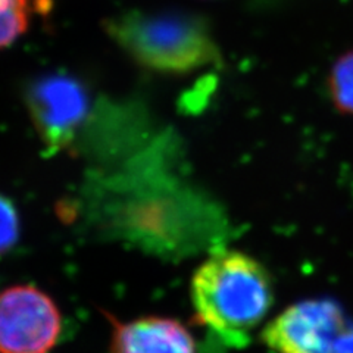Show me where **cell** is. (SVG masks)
I'll return each mask as SVG.
<instances>
[{
  "mask_svg": "<svg viewBox=\"0 0 353 353\" xmlns=\"http://www.w3.org/2000/svg\"><path fill=\"white\" fill-rule=\"evenodd\" d=\"M110 353H196V345L176 319L146 316L114 324Z\"/></svg>",
  "mask_w": 353,
  "mask_h": 353,
  "instance_id": "8992f818",
  "label": "cell"
},
{
  "mask_svg": "<svg viewBox=\"0 0 353 353\" xmlns=\"http://www.w3.org/2000/svg\"><path fill=\"white\" fill-rule=\"evenodd\" d=\"M19 237V219L12 202L0 194V256L12 249Z\"/></svg>",
  "mask_w": 353,
  "mask_h": 353,
  "instance_id": "9c48e42d",
  "label": "cell"
},
{
  "mask_svg": "<svg viewBox=\"0 0 353 353\" xmlns=\"http://www.w3.org/2000/svg\"><path fill=\"white\" fill-rule=\"evenodd\" d=\"M328 87L334 106L340 112L353 115V50L345 53L333 65Z\"/></svg>",
  "mask_w": 353,
  "mask_h": 353,
  "instance_id": "52a82bcc",
  "label": "cell"
},
{
  "mask_svg": "<svg viewBox=\"0 0 353 353\" xmlns=\"http://www.w3.org/2000/svg\"><path fill=\"white\" fill-rule=\"evenodd\" d=\"M106 31L136 62L158 72L187 74L219 57L206 22L189 12H125L108 19Z\"/></svg>",
  "mask_w": 353,
  "mask_h": 353,
  "instance_id": "7a4b0ae2",
  "label": "cell"
},
{
  "mask_svg": "<svg viewBox=\"0 0 353 353\" xmlns=\"http://www.w3.org/2000/svg\"><path fill=\"white\" fill-rule=\"evenodd\" d=\"M324 353H353V321L340 331Z\"/></svg>",
  "mask_w": 353,
  "mask_h": 353,
  "instance_id": "30bf717a",
  "label": "cell"
},
{
  "mask_svg": "<svg viewBox=\"0 0 353 353\" xmlns=\"http://www.w3.org/2000/svg\"><path fill=\"white\" fill-rule=\"evenodd\" d=\"M350 319L331 299H309L285 307L265 325L262 341L275 353H324Z\"/></svg>",
  "mask_w": 353,
  "mask_h": 353,
  "instance_id": "5b68a950",
  "label": "cell"
},
{
  "mask_svg": "<svg viewBox=\"0 0 353 353\" xmlns=\"http://www.w3.org/2000/svg\"><path fill=\"white\" fill-rule=\"evenodd\" d=\"M28 24L30 0H0V49L24 34Z\"/></svg>",
  "mask_w": 353,
  "mask_h": 353,
  "instance_id": "ba28073f",
  "label": "cell"
},
{
  "mask_svg": "<svg viewBox=\"0 0 353 353\" xmlns=\"http://www.w3.org/2000/svg\"><path fill=\"white\" fill-rule=\"evenodd\" d=\"M61 334V314L50 297L32 285L0 293V353H48Z\"/></svg>",
  "mask_w": 353,
  "mask_h": 353,
  "instance_id": "277c9868",
  "label": "cell"
},
{
  "mask_svg": "<svg viewBox=\"0 0 353 353\" xmlns=\"http://www.w3.org/2000/svg\"><path fill=\"white\" fill-rule=\"evenodd\" d=\"M26 103L37 134L49 152L72 145L90 108L84 84L66 74L39 77L27 88Z\"/></svg>",
  "mask_w": 353,
  "mask_h": 353,
  "instance_id": "3957f363",
  "label": "cell"
},
{
  "mask_svg": "<svg viewBox=\"0 0 353 353\" xmlns=\"http://www.w3.org/2000/svg\"><path fill=\"white\" fill-rule=\"evenodd\" d=\"M199 323L231 347H241L271 311L274 289L268 271L252 256L215 249L190 285Z\"/></svg>",
  "mask_w": 353,
  "mask_h": 353,
  "instance_id": "6da1fadb",
  "label": "cell"
}]
</instances>
